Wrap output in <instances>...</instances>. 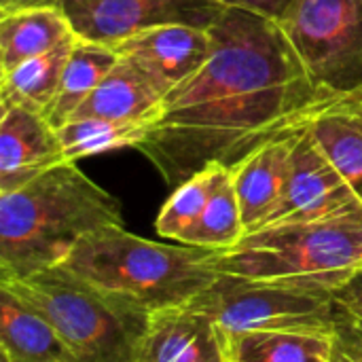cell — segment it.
I'll use <instances>...</instances> for the list:
<instances>
[{
	"label": "cell",
	"mask_w": 362,
	"mask_h": 362,
	"mask_svg": "<svg viewBox=\"0 0 362 362\" xmlns=\"http://www.w3.org/2000/svg\"><path fill=\"white\" fill-rule=\"evenodd\" d=\"M210 34V59L165 95L138 144L172 189L210 163L233 168L325 100L276 21L225 8Z\"/></svg>",
	"instance_id": "6da1fadb"
},
{
	"label": "cell",
	"mask_w": 362,
	"mask_h": 362,
	"mask_svg": "<svg viewBox=\"0 0 362 362\" xmlns=\"http://www.w3.org/2000/svg\"><path fill=\"white\" fill-rule=\"evenodd\" d=\"M106 227H123L121 204L74 161L0 193V280L59 267L85 235Z\"/></svg>",
	"instance_id": "7a4b0ae2"
},
{
	"label": "cell",
	"mask_w": 362,
	"mask_h": 362,
	"mask_svg": "<svg viewBox=\"0 0 362 362\" xmlns=\"http://www.w3.org/2000/svg\"><path fill=\"white\" fill-rule=\"evenodd\" d=\"M59 267L112 301L148 316L189 305L221 276L216 250L159 244L125 227L85 235Z\"/></svg>",
	"instance_id": "3957f363"
},
{
	"label": "cell",
	"mask_w": 362,
	"mask_h": 362,
	"mask_svg": "<svg viewBox=\"0 0 362 362\" xmlns=\"http://www.w3.org/2000/svg\"><path fill=\"white\" fill-rule=\"evenodd\" d=\"M216 269L335 293L362 272V214L246 233L233 248L216 250Z\"/></svg>",
	"instance_id": "277c9868"
},
{
	"label": "cell",
	"mask_w": 362,
	"mask_h": 362,
	"mask_svg": "<svg viewBox=\"0 0 362 362\" xmlns=\"http://www.w3.org/2000/svg\"><path fill=\"white\" fill-rule=\"evenodd\" d=\"M42 314L72 350L76 362H138L148 314L102 295L62 267L0 280Z\"/></svg>",
	"instance_id": "5b68a950"
},
{
	"label": "cell",
	"mask_w": 362,
	"mask_h": 362,
	"mask_svg": "<svg viewBox=\"0 0 362 362\" xmlns=\"http://www.w3.org/2000/svg\"><path fill=\"white\" fill-rule=\"evenodd\" d=\"M187 308L204 312L225 333L295 331L333 335L339 314L331 291L223 274Z\"/></svg>",
	"instance_id": "8992f818"
},
{
	"label": "cell",
	"mask_w": 362,
	"mask_h": 362,
	"mask_svg": "<svg viewBox=\"0 0 362 362\" xmlns=\"http://www.w3.org/2000/svg\"><path fill=\"white\" fill-rule=\"evenodd\" d=\"M278 25L325 98L362 91V0H295Z\"/></svg>",
	"instance_id": "52a82bcc"
},
{
	"label": "cell",
	"mask_w": 362,
	"mask_h": 362,
	"mask_svg": "<svg viewBox=\"0 0 362 362\" xmlns=\"http://www.w3.org/2000/svg\"><path fill=\"white\" fill-rule=\"evenodd\" d=\"M59 11L78 38L112 47L168 23L210 30L225 6L221 0H59Z\"/></svg>",
	"instance_id": "ba28073f"
},
{
	"label": "cell",
	"mask_w": 362,
	"mask_h": 362,
	"mask_svg": "<svg viewBox=\"0 0 362 362\" xmlns=\"http://www.w3.org/2000/svg\"><path fill=\"white\" fill-rule=\"evenodd\" d=\"M350 214H362L361 197L333 168L310 132L299 125L293 132L291 172L282 202L259 229L316 223Z\"/></svg>",
	"instance_id": "9c48e42d"
},
{
	"label": "cell",
	"mask_w": 362,
	"mask_h": 362,
	"mask_svg": "<svg viewBox=\"0 0 362 362\" xmlns=\"http://www.w3.org/2000/svg\"><path fill=\"white\" fill-rule=\"evenodd\" d=\"M112 47L121 59L136 66L168 95L210 59L212 34L185 23H168L138 32Z\"/></svg>",
	"instance_id": "30bf717a"
},
{
	"label": "cell",
	"mask_w": 362,
	"mask_h": 362,
	"mask_svg": "<svg viewBox=\"0 0 362 362\" xmlns=\"http://www.w3.org/2000/svg\"><path fill=\"white\" fill-rule=\"evenodd\" d=\"M68 163L57 129L45 115L0 106V193H11Z\"/></svg>",
	"instance_id": "8fae6325"
},
{
	"label": "cell",
	"mask_w": 362,
	"mask_h": 362,
	"mask_svg": "<svg viewBox=\"0 0 362 362\" xmlns=\"http://www.w3.org/2000/svg\"><path fill=\"white\" fill-rule=\"evenodd\" d=\"M138 362H229L223 331L204 312L170 308L148 316Z\"/></svg>",
	"instance_id": "7c38bea8"
},
{
	"label": "cell",
	"mask_w": 362,
	"mask_h": 362,
	"mask_svg": "<svg viewBox=\"0 0 362 362\" xmlns=\"http://www.w3.org/2000/svg\"><path fill=\"white\" fill-rule=\"evenodd\" d=\"M301 127L362 202V93L325 98L303 117Z\"/></svg>",
	"instance_id": "4fadbf2b"
},
{
	"label": "cell",
	"mask_w": 362,
	"mask_h": 362,
	"mask_svg": "<svg viewBox=\"0 0 362 362\" xmlns=\"http://www.w3.org/2000/svg\"><path fill=\"white\" fill-rule=\"evenodd\" d=\"M293 132L274 138L231 168L244 235L257 231L282 202L291 172Z\"/></svg>",
	"instance_id": "5bb4252c"
},
{
	"label": "cell",
	"mask_w": 362,
	"mask_h": 362,
	"mask_svg": "<svg viewBox=\"0 0 362 362\" xmlns=\"http://www.w3.org/2000/svg\"><path fill=\"white\" fill-rule=\"evenodd\" d=\"M165 91H161L136 66L121 59L93 93L81 104L72 119L100 117L125 123H153L163 106Z\"/></svg>",
	"instance_id": "9a60e30c"
},
{
	"label": "cell",
	"mask_w": 362,
	"mask_h": 362,
	"mask_svg": "<svg viewBox=\"0 0 362 362\" xmlns=\"http://www.w3.org/2000/svg\"><path fill=\"white\" fill-rule=\"evenodd\" d=\"M0 362H76L53 325L0 288Z\"/></svg>",
	"instance_id": "2e32d148"
},
{
	"label": "cell",
	"mask_w": 362,
	"mask_h": 362,
	"mask_svg": "<svg viewBox=\"0 0 362 362\" xmlns=\"http://www.w3.org/2000/svg\"><path fill=\"white\" fill-rule=\"evenodd\" d=\"M78 38L59 8L0 15V72Z\"/></svg>",
	"instance_id": "e0dca14e"
},
{
	"label": "cell",
	"mask_w": 362,
	"mask_h": 362,
	"mask_svg": "<svg viewBox=\"0 0 362 362\" xmlns=\"http://www.w3.org/2000/svg\"><path fill=\"white\" fill-rule=\"evenodd\" d=\"M121 62V55L110 45L76 38L62 72L59 89L45 112V119L59 129L66 125L106 74Z\"/></svg>",
	"instance_id": "ac0fdd59"
},
{
	"label": "cell",
	"mask_w": 362,
	"mask_h": 362,
	"mask_svg": "<svg viewBox=\"0 0 362 362\" xmlns=\"http://www.w3.org/2000/svg\"><path fill=\"white\" fill-rule=\"evenodd\" d=\"M229 362H331L333 335L295 331L225 333Z\"/></svg>",
	"instance_id": "d6986e66"
},
{
	"label": "cell",
	"mask_w": 362,
	"mask_h": 362,
	"mask_svg": "<svg viewBox=\"0 0 362 362\" xmlns=\"http://www.w3.org/2000/svg\"><path fill=\"white\" fill-rule=\"evenodd\" d=\"M74 40L0 72V106H21L45 115L59 89L62 72Z\"/></svg>",
	"instance_id": "ffe728a7"
},
{
	"label": "cell",
	"mask_w": 362,
	"mask_h": 362,
	"mask_svg": "<svg viewBox=\"0 0 362 362\" xmlns=\"http://www.w3.org/2000/svg\"><path fill=\"white\" fill-rule=\"evenodd\" d=\"M148 127V123H125L100 117H81L70 119L66 125L57 129V134L68 161L76 163L85 157H93L117 148H138V144L146 138Z\"/></svg>",
	"instance_id": "44dd1931"
},
{
	"label": "cell",
	"mask_w": 362,
	"mask_h": 362,
	"mask_svg": "<svg viewBox=\"0 0 362 362\" xmlns=\"http://www.w3.org/2000/svg\"><path fill=\"white\" fill-rule=\"evenodd\" d=\"M244 238V221L240 210V199L233 185L231 168H223L208 206L189 233L185 246L206 248V250H229Z\"/></svg>",
	"instance_id": "7402d4cb"
},
{
	"label": "cell",
	"mask_w": 362,
	"mask_h": 362,
	"mask_svg": "<svg viewBox=\"0 0 362 362\" xmlns=\"http://www.w3.org/2000/svg\"><path fill=\"white\" fill-rule=\"evenodd\" d=\"M223 163H210L202 172L193 174L189 180H185L180 187L172 191V195L165 199L159 216H157V233L170 242L185 244L189 233L199 223L208 199L214 191V185L223 172Z\"/></svg>",
	"instance_id": "603a6c76"
},
{
	"label": "cell",
	"mask_w": 362,
	"mask_h": 362,
	"mask_svg": "<svg viewBox=\"0 0 362 362\" xmlns=\"http://www.w3.org/2000/svg\"><path fill=\"white\" fill-rule=\"evenodd\" d=\"M331 362H362V320L341 308L333 331Z\"/></svg>",
	"instance_id": "cb8c5ba5"
},
{
	"label": "cell",
	"mask_w": 362,
	"mask_h": 362,
	"mask_svg": "<svg viewBox=\"0 0 362 362\" xmlns=\"http://www.w3.org/2000/svg\"><path fill=\"white\" fill-rule=\"evenodd\" d=\"M221 4L225 8H242L280 23L293 8L295 0H221Z\"/></svg>",
	"instance_id": "d4e9b609"
},
{
	"label": "cell",
	"mask_w": 362,
	"mask_h": 362,
	"mask_svg": "<svg viewBox=\"0 0 362 362\" xmlns=\"http://www.w3.org/2000/svg\"><path fill=\"white\" fill-rule=\"evenodd\" d=\"M333 297H335V301H337V305L341 310L358 316L362 320V272L356 278H352L346 286L335 291Z\"/></svg>",
	"instance_id": "484cf974"
},
{
	"label": "cell",
	"mask_w": 362,
	"mask_h": 362,
	"mask_svg": "<svg viewBox=\"0 0 362 362\" xmlns=\"http://www.w3.org/2000/svg\"><path fill=\"white\" fill-rule=\"evenodd\" d=\"M32 8H59V0H0V15Z\"/></svg>",
	"instance_id": "4316f807"
},
{
	"label": "cell",
	"mask_w": 362,
	"mask_h": 362,
	"mask_svg": "<svg viewBox=\"0 0 362 362\" xmlns=\"http://www.w3.org/2000/svg\"><path fill=\"white\" fill-rule=\"evenodd\" d=\"M361 93H362V91H361Z\"/></svg>",
	"instance_id": "83f0119b"
}]
</instances>
